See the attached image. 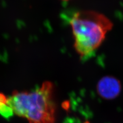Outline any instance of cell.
<instances>
[{
	"mask_svg": "<svg viewBox=\"0 0 123 123\" xmlns=\"http://www.w3.org/2000/svg\"><path fill=\"white\" fill-rule=\"evenodd\" d=\"M97 89L100 97L106 99H112L120 94L122 85L117 79L112 76H106L99 80Z\"/></svg>",
	"mask_w": 123,
	"mask_h": 123,
	"instance_id": "obj_3",
	"label": "cell"
},
{
	"mask_svg": "<svg viewBox=\"0 0 123 123\" xmlns=\"http://www.w3.org/2000/svg\"><path fill=\"white\" fill-rule=\"evenodd\" d=\"M0 114L6 118H9L14 114L11 108L9 97L0 92Z\"/></svg>",
	"mask_w": 123,
	"mask_h": 123,
	"instance_id": "obj_4",
	"label": "cell"
},
{
	"mask_svg": "<svg viewBox=\"0 0 123 123\" xmlns=\"http://www.w3.org/2000/svg\"><path fill=\"white\" fill-rule=\"evenodd\" d=\"M70 24L75 50L81 57L89 55L96 50L113 26L106 15L93 10L76 12L71 18Z\"/></svg>",
	"mask_w": 123,
	"mask_h": 123,
	"instance_id": "obj_2",
	"label": "cell"
},
{
	"mask_svg": "<svg viewBox=\"0 0 123 123\" xmlns=\"http://www.w3.org/2000/svg\"><path fill=\"white\" fill-rule=\"evenodd\" d=\"M63 1H68V0H63Z\"/></svg>",
	"mask_w": 123,
	"mask_h": 123,
	"instance_id": "obj_5",
	"label": "cell"
},
{
	"mask_svg": "<svg viewBox=\"0 0 123 123\" xmlns=\"http://www.w3.org/2000/svg\"><path fill=\"white\" fill-rule=\"evenodd\" d=\"M9 99L14 114L26 118L29 123H55L56 106L52 82H44L32 91H13Z\"/></svg>",
	"mask_w": 123,
	"mask_h": 123,
	"instance_id": "obj_1",
	"label": "cell"
}]
</instances>
